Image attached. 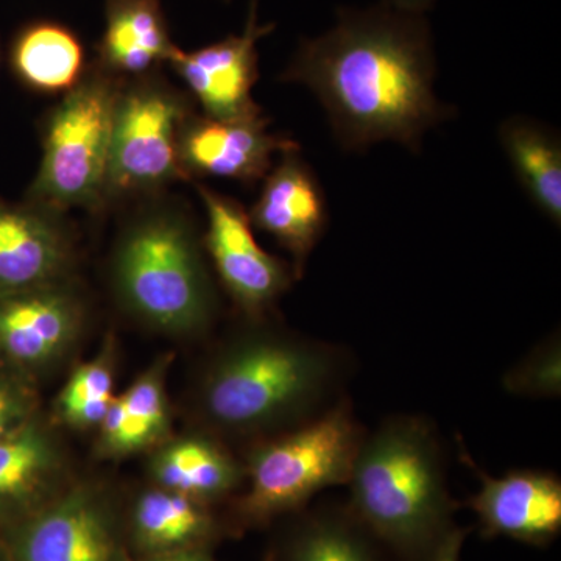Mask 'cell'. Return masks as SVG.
<instances>
[{"instance_id":"obj_22","label":"cell","mask_w":561,"mask_h":561,"mask_svg":"<svg viewBox=\"0 0 561 561\" xmlns=\"http://www.w3.org/2000/svg\"><path fill=\"white\" fill-rule=\"evenodd\" d=\"M216 527L208 504L157 485L144 490L131 508L133 538L153 557L201 549Z\"/></svg>"},{"instance_id":"obj_12","label":"cell","mask_w":561,"mask_h":561,"mask_svg":"<svg viewBox=\"0 0 561 561\" xmlns=\"http://www.w3.org/2000/svg\"><path fill=\"white\" fill-rule=\"evenodd\" d=\"M62 431L41 409L0 440V522L14 526L77 478Z\"/></svg>"},{"instance_id":"obj_9","label":"cell","mask_w":561,"mask_h":561,"mask_svg":"<svg viewBox=\"0 0 561 561\" xmlns=\"http://www.w3.org/2000/svg\"><path fill=\"white\" fill-rule=\"evenodd\" d=\"M13 561H125L108 485L77 476L54 501L14 524Z\"/></svg>"},{"instance_id":"obj_18","label":"cell","mask_w":561,"mask_h":561,"mask_svg":"<svg viewBox=\"0 0 561 561\" xmlns=\"http://www.w3.org/2000/svg\"><path fill=\"white\" fill-rule=\"evenodd\" d=\"M149 476L153 485L209 504L241 490L245 468L227 443L194 430L172 435L150 453Z\"/></svg>"},{"instance_id":"obj_19","label":"cell","mask_w":561,"mask_h":561,"mask_svg":"<svg viewBox=\"0 0 561 561\" xmlns=\"http://www.w3.org/2000/svg\"><path fill=\"white\" fill-rule=\"evenodd\" d=\"M176 49L160 0H106L98 62L122 80L158 72Z\"/></svg>"},{"instance_id":"obj_14","label":"cell","mask_w":561,"mask_h":561,"mask_svg":"<svg viewBox=\"0 0 561 561\" xmlns=\"http://www.w3.org/2000/svg\"><path fill=\"white\" fill-rule=\"evenodd\" d=\"M264 113L242 119H213L192 114L180 135V162L187 179L213 176L256 184L284 150L298 144L268 131Z\"/></svg>"},{"instance_id":"obj_7","label":"cell","mask_w":561,"mask_h":561,"mask_svg":"<svg viewBox=\"0 0 561 561\" xmlns=\"http://www.w3.org/2000/svg\"><path fill=\"white\" fill-rule=\"evenodd\" d=\"M194 113L192 98L158 72L124 81L114 111L105 203L190 181L179 144Z\"/></svg>"},{"instance_id":"obj_11","label":"cell","mask_w":561,"mask_h":561,"mask_svg":"<svg viewBox=\"0 0 561 561\" xmlns=\"http://www.w3.org/2000/svg\"><path fill=\"white\" fill-rule=\"evenodd\" d=\"M275 31V24H261L257 2L250 3L245 27L238 35L184 51L176 47L169 58L191 98L201 103L203 116L213 119H242L264 113L253 101L260 79L257 44Z\"/></svg>"},{"instance_id":"obj_24","label":"cell","mask_w":561,"mask_h":561,"mask_svg":"<svg viewBox=\"0 0 561 561\" xmlns=\"http://www.w3.org/2000/svg\"><path fill=\"white\" fill-rule=\"evenodd\" d=\"M117 353L116 337L108 334L95 356L70 371L50 413L61 430L95 432L101 426L116 398Z\"/></svg>"},{"instance_id":"obj_8","label":"cell","mask_w":561,"mask_h":561,"mask_svg":"<svg viewBox=\"0 0 561 561\" xmlns=\"http://www.w3.org/2000/svg\"><path fill=\"white\" fill-rule=\"evenodd\" d=\"M90 324L77 276L0 294V367L38 386L72 360Z\"/></svg>"},{"instance_id":"obj_1","label":"cell","mask_w":561,"mask_h":561,"mask_svg":"<svg viewBox=\"0 0 561 561\" xmlns=\"http://www.w3.org/2000/svg\"><path fill=\"white\" fill-rule=\"evenodd\" d=\"M434 39L424 14L379 3L341 9L334 27L305 38L280 80L313 92L343 150L391 140L420 151L453 116L434 91Z\"/></svg>"},{"instance_id":"obj_10","label":"cell","mask_w":561,"mask_h":561,"mask_svg":"<svg viewBox=\"0 0 561 561\" xmlns=\"http://www.w3.org/2000/svg\"><path fill=\"white\" fill-rule=\"evenodd\" d=\"M208 227L203 247L243 319H265L297 275L290 262L262 249L241 203L197 184Z\"/></svg>"},{"instance_id":"obj_27","label":"cell","mask_w":561,"mask_h":561,"mask_svg":"<svg viewBox=\"0 0 561 561\" xmlns=\"http://www.w3.org/2000/svg\"><path fill=\"white\" fill-rule=\"evenodd\" d=\"M437 0H382L383 5L404 13L424 14L434 7Z\"/></svg>"},{"instance_id":"obj_20","label":"cell","mask_w":561,"mask_h":561,"mask_svg":"<svg viewBox=\"0 0 561 561\" xmlns=\"http://www.w3.org/2000/svg\"><path fill=\"white\" fill-rule=\"evenodd\" d=\"M14 79L36 94H66L87 73V54L79 36L55 21H33L14 33L9 46Z\"/></svg>"},{"instance_id":"obj_13","label":"cell","mask_w":561,"mask_h":561,"mask_svg":"<svg viewBox=\"0 0 561 561\" xmlns=\"http://www.w3.org/2000/svg\"><path fill=\"white\" fill-rule=\"evenodd\" d=\"M79 249L65 214L0 198V294L76 278Z\"/></svg>"},{"instance_id":"obj_23","label":"cell","mask_w":561,"mask_h":561,"mask_svg":"<svg viewBox=\"0 0 561 561\" xmlns=\"http://www.w3.org/2000/svg\"><path fill=\"white\" fill-rule=\"evenodd\" d=\"M500 140L513 171L534 205L561 225V144L548 127L527 117H511L501 125Z\"/></svg>"},{"instance_id":"obj_6","label":"cell","mask_w":561,"mask_h":561,"mask_svg":"<svg viewBox=\"0 0 561 561\" xmlns=\"http://www.w3.org/2000/svg\"><path fill=\"white\" fill-rule=\"evenodd\" d=\"M98 62L41 122L39 171L25 201L55 213L105 205L114 111L122 84Z\"/></svg>"},{"instance_id":"obj_28","label":"cell","mask_w":561,"mask_h":561,"mask_svg":"<svg viewBox=\"0 0 561 561\" xmlns=\"http://www.w3.org/2000/svg\"><path fill=\"white\" fill-rule=\"evenodd\" d=\"M147 561H213L206 556L202 549H192V551H183L168 553V556H158Z\"/></svg>"},{"instance_id":"obj_16","label":"cell","mask_w":561,"mask_h":561,"mask_svg":"<svg viewBox=\"0 0 561 561\" xmlns=\"http://www.w3.org/2000/svg\"><path fill=\"white\" fill-rule=\"evenodd\" d=\"M465 461L481 481L467 505L478 516L483 537L531 546H546L559 537L561 482L553 472L516 470L491 478L467 454Z\"/></svg>"},{"instance_id":"obj_5","label":"cell","mask_w":561,"mask_h":561,"mask_svg":"<svg viewBox=\"0 0 561 561\" xmlns=\"http://www.w3.org/2000/svg\"><path fill=\"white\" fill-rule=\"evenodd\" d=\"M365 432L348 398L316 419L253 443L243 457L245 482L234 512L262 526L306 508L320 491L346 485Z\"/></svg>"},{"instance_id":"obj_17","label":"cell","mask_w":561,"mask_h":561,"mask_svg":"<svg viewBox=\"0 0 561 561\" xmlns=\"http://www.w3.org/2000/svg\"><path fill=\"white\" fill-rule=\"evenodd\" d=\"M172 353L151 360L124 393L116 394L95 430V456L119 461L151 453L172 437V409L168 378Z\"/></svg>"},{"instance_id":"obj_4","label":"cell","mask_w":561,"mask_h":561,"mask_svg":"<svg viewBox=\"0 0 561 561\" xmlns=\"http://www.w3.org/2000/svg\"><path fill=\"white\" fill-rule=\"evenodd\" d=\"M114 300L147 330L176 341L203 337L219 312L203 239L184 210L153 206L121 231L110 260Z\"/></svg>"},{"instance_id":"obj_2","label":"cell","mask_w":561,"mask_h":561,"mask_svg":"<svg viewBox=\"0 0 561 561\" xmlns=\"http://www.w3.org/2000/svg\"><path fill=\"white\" fill-rule=\"evenodd\" d=\"M346 351L249 320L214 348L192 387L195 430L221 442L253 443L316 419L343 398Z\"/></svg>"},{"instance_id":"obj_25","label":"cell","mask_w":561,"mask_h":561,"mask_svg":"<svg viewBox=\"0 0 561 561\" xmlns=\"http://www.w3.org/2000/svg\"><path fill=\"white\" fill-rule=\"evenodd\" d=\"M504 389L516 397L559 398L561 391L560 335H551L504 376Z\"/></svg>"},{"instance_id":"obj_21","label":"cell","mask_w":561,"mask_h":561,"mask_svg":"<svg viewBox=\"0 0 561 561\" xmlns=\"http://www.w3.org/2000/svg\"><path fill=\"white\" fill-rule=\"evenodd\" d=\"M287 518L275 561H387L346 505H317Z\"/></svg>"},{"instance_id":"obj_26","label":"cell","mask_w":561,"mask_h":561,"mask_svg":"<svg viewBox=\"0 0 561 561\" xmlns=\"http://www.w3.org/2000/svg\"><path fill=\"white\" fill-rule=\"evenodd\" d=\"M39 411L38 386L0 367V440Z\"/></svg>"},{"instance_id":"obj_15","label":"cell","mask_w":561,"mask_h":561,"mask_svg":"<svg viewBox=\"0 0 561 561\" xmlns=\"http://www.w3.org/2000/svg\"><path fill=\"white\" fill-rule=\"evenodd\" d=\"M251 225L267 232L291 257L297 278L328 227L324 192L300 146L284 150L265 179L249 213Z\"/></svg>"},{"instance_id":"obj_3","label":"cell","mask_w":561,"mask_h":561,"mask_svg":"<svg viewBox=\"0 0 561 561\" xmlns=\"http://www.w3.org/2000/svg\"><path fill=\"white\" fill-rule=\"evenodd\" d=\"M346 486V507L387 560L460 561L470 530L457 523L430 420L394 415L365 434Z\"/></svg>"}]
</instances>
